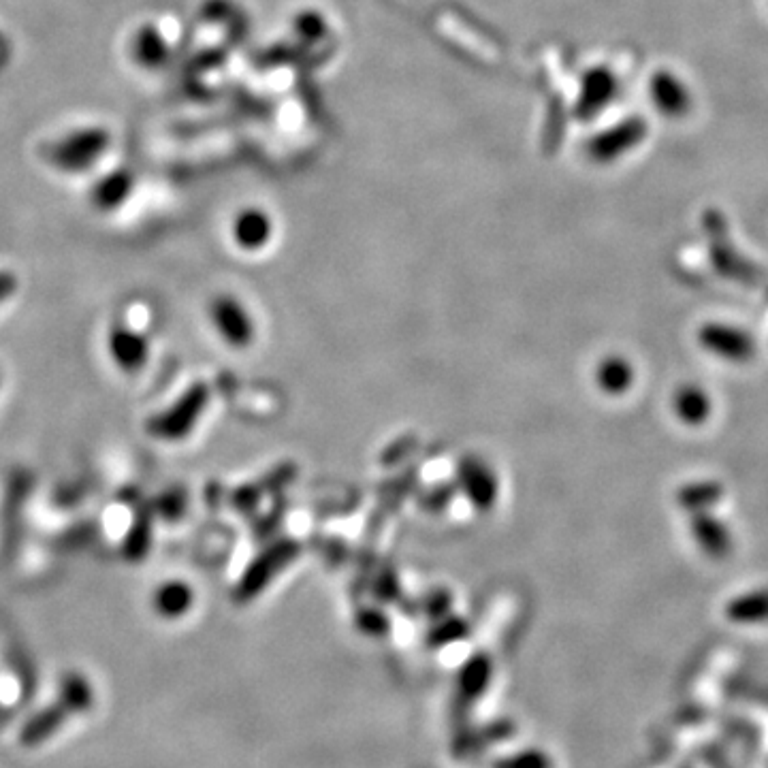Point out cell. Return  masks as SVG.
I'll return each instance as SVG.
<instances>
[{"mask_svg":"<svg viewBox=\"0 0 768 768\" xmlns=\"http://www.w3.org/2000/svg\"><path fill=\"white\" fill-rule=\"evenodd\" d=\"M109 148V133L103 128H84L71 133L50 148L47 156L64 171H82L90 167Z\"/></svg>","mask_w":768,"mask_h":768,"instance_id":"obj_1","label":"cell"},{"mask_svg":"<svg viewBox=\"0 0 768 768\" xmlns=\"http://www.w3.org/2000/svg\"><path fill=\"white\" fill-rule=\"evenodd\" d=\"M698 344L709 350L711 355L724 359L728 363H747L754 357V340L739 329L724 323H707L698 331Z\"/></svg>","mask_w":768,"mask_h":768,"instance_id":"obj_2","label":"cell"},{"mask_svg":"<svg viewBox=\"0 0 768 768\" xmlns=\"http://www.w3.org/2000/svg\"><path fill=\"white\" fill-rule=\"evenodd\" d=\"M205 399H207V391L203 387H195L192 391H188L173 408L154 416V419L148 423V431L156 438H165V440L184 438L192 429V425H195V421L199 419Z\"/></svg>","mask_w":768,"mask_h":768,"instance_id":"obj_3","label":"cell"},{"mask_svg":"<svg viewBox=\"0 0 768 768\" xmlns=\"http://www.w3.org/2000/svg\"><path fill=\"white\" fill-rule=\"evenodd\" d=\"M212 323L220 338L229 346L246 348L254 340V323L250 312L231 295H220L212 303Z\"/></svg>","mask_w":768,"mask_h":768,"instance_id":"obj_4","label":"cell"},{"mask_svg":"<svg viewBox=\"0 0 768 768\" xmlns=\"http://www.w3.org/2000/svg\"><path fill=\"white\" fill-rule=\"evenodd\" d=\"M109 352L124 372H137L146 365L150 348L141 333L126 327H114L109 333Z\"/></svg>","mask_w":768,"mask_h":768,"instance_id":"obj_5","label":"cell"},{"mask_svg":"<svg viewBox=\"0 0 768 768\" xmlns=\"http://www.w3.org/2000/svg\"><path fill=\"white\" fill-rule=\"evenodd\" d=\"M692 536L698 547L709 557H726L732 549V536L728 527L707 515V512H696L692 519Z\"/></svg>","mask_w":768,"mask_h":768,"instance_id":"obj_6","label":"cell"},{"mask_svg":"<svg viewBox=\"0 0 768 768\" xmlns=\"http://www.w3.org/2000/svg\"><path fill=\"white\" fill-rule=\"evenodd\" d=\"M596 384L604 395H626L634 384V367L626 357H604L596 367Z\"/></svg>","mask_w":768,"mask_h":768,"instance_id":"obj_7","label":"cell"},{"mask_svg":"<svg viewBox=\"0 0 768 768\" xmlns=\"http://www.w3.org/2000/svg\"><path fill=\"white\" fill-rule=\"evenodd\" d=\"M672 408H675L677 419L690 427L707 423L713 412L711 397L700 387H694V384H685V387L677 389L675 399H672Z\"/></svg>","mask_w":768,"mask_h":768,"instance_id":"obj_8","label":"cell"},{"mask_svg":"<svg viewBox=\"0 0 768 768\" xmlns=\"http://www.w3.org/2000/svg\"><path fill=\"white\" fill-rule=\"evenodd\" d=\"M69 715L71 713L64 709L60 702L54 704V707H47V709L39 711L35 717H30L28 722L24 724L22 734H20V743L24 747H37V745L45 743L62 728V724L67 722Z\"/></svg>","mask_w":768,"mask_h":768,"instance_id":"obj_9","label":"cell"},{"mask_svg":"<svg viewBox=\"0 0 768 768\" xmlns=\"http://www.w3.org/2000/svg\"><path fill=\"white\" fill-rule=\"evenodd\" d=\"M131 190L133 175L126 169H118L96 182V186L92 188V203L103 212H111L126 201V197L131 195Z\"/></svg>","mask_w":768,"mask_h":768,"instance_id":"obj_10","label":"cell"},{"mask_svg":"<svg viewBox=\"0 0 768 768\" xmlns=\"http://www.w3.org/2000/svg\"><path fill=\"white\" fill-rule=\"evenodd\" d=\"M195 602V591L182 581H169L160 585L154 594V608L160 617L180 619L184 617Z\"/></svg>","mask_w":768,"mask_h":768,"instance_id":"obj_11","label":"cell"},{"mask_svg":"<svg viewBox=\"0 0 768 768\" xmlns=\"http://www.w3.org/2000/svg\"><path fill=\"white\" fill-rule=\"evenodd\" d=\"M271 235V224L261 212H244L235 218L233 239L244 250H261Z\"/></svg>","mask_w":768,"mask_h":768,"instance_id":"obj_12","label":"cell"},{"mask_svg":"<svg viewBox=\"0 0 768 768\" xmlns=\"http://www.w3.org/2000/svg\"><path fill=\"white\" fill-rule=\"evenodd\" d=\"M728 619L736 623H762L768 621V589H756L734 598L726 606Z\"/></svg>","mask_w":768,"mask_h":768,"instance_id":"obj_13","label":"cell"},{"mask_svg":"<svg viewBox=\"0 0 768 768\" xmlns=\"http://www.w3.org/2000/svg\"><path fill=\"white\" fill-rule=\"evenodd\" d=\"M133 56L141 67H158L167 58V43L154 26H143L133 39Z\"/></svg>","mask_w":768,"mask_h":768,"instance_id":"obj_14","label":"cell"},{"mask_svg":"<svg viewBox=\"0 0 768 768\" xmlns=\"http://www.w3.org/2000/svg\"><path fill=\"white\" fill-rule=\"evenodd\" d=\"M60 704L64 709H67L71 715L73 713H84V711H90L92 704H94V690L92 685L86 677L77 675V672H73V675H67L62 679V685H60Z\"/></svg>","mask_w":768,"mask_h":768,"instance_id":"obj_15","label":"cell"},{"mask_svg":"<svg viewBox=\"0 0 768 768\" xmlns=\"http://www.w3.org/2000/svg\"><path fill=\"white\" fill-rule=\"evenodd\" d=\"M722 485L711 483V480H700V483H690L679 489L677 500L685 510L696 512H707L709 506L722 500Z\"/></svg>","mask_w":768,"mask_h":768,"instance_id":"obj_16","label":"cell"},{"mask_svg":"<svg viewBox=\"0 0 768 768\" xmlns=\"http://www.w3.org/2000/svg\"><path fill=\"white\" fill-rule=\"evenodd\" d=\"M150 549V523L146 519L135 521L124 542V555L128 559H141Z\"/></svg>","mask_w":768,"mask_h":768,"instance_id":"obj_17","label":"cell"},{"mask_svg":"<svg viewBox=\"0 0 768 768\" xmlns=\"http://www.w3.org/2000/svg\"><path fill=\"white\" fill-rule=\"evenodd\" d=\"M15 288H18V280L11 271H0V303L7 301L15 293Z\"/></svg>","mask_w":768,"mask_h":768,"instance_id":"obj_18","label":"cell"}]
</instances>
